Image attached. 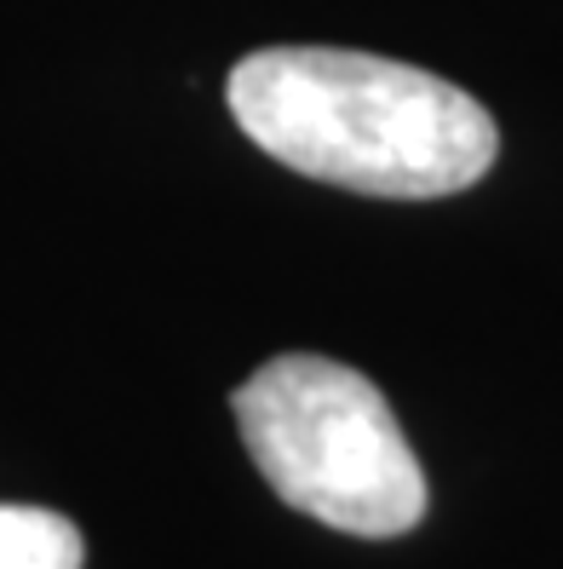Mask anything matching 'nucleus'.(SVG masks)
Instances as JSON below:
<instances>
[{
    "label": "nucleus",
    "mask_w": 563,
    "mask_h": 569,
    "mask_svg": "<svg viewBox=\"0 0 563 569\" xmlns=\"http://www.w3.org/2000/svg\"><path fill=\"white\" fill-rule=\"evenodd\" d=\"M81 529L47 507H0V569H81Z\"/></svg>",
    "instance_id": "nucleus-3"
},
{
    "label": "nucleus",
    "mask_w": 563,
    "mask_h": 569,
    "mask_svg": "<svg viewBox=\"0 0 563 569\" xmlns=\"http://www.w3.org/2000/svg\"><path fill=\"white\" fill-rule=\"evenodd\" d=\"M230 116L282 167L356 196L432 202L477 184L501 132L454 81L345 47H264L224 81Z\"/></svg>",
    "instance_id": "nucleus-1"
},
{
    "label": "nucleus",
    "mask_w": 563,
    "mask_h": 569,
    "mask_svg": "<svg viewBox=\"0 0 563 569\" xmlns=\"http://www.w3.org/2000/svg\"><path fill=\"white\" fill-rule=\"evenodd\" d=\"M230 409L253 466L293 512L369 541L425 518V472L369 375L293 351L253 368Z\"/></svg>",
    "instance_id": "nucleus-2"
}]
</instances>
